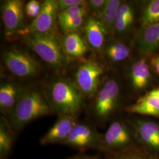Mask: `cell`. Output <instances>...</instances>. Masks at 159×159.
I'll list each match as a JSON object with an SVG mask.
<instances>
[{"instance_id":"21","label":"cell","mask_w":159,"mask_h":159,"mask_svg":"<svg viewBox=\"0 0 159 159\" xmlns=\"http://www.w3.org/2000/svg\"><path fill=\"white\" fill-rule=\"evenodd\" d=\"M106 154L104 159H159V155L152 153L137 143L124 151Z\"/></svg>"},{"instance_id":"12","label":"cell","mask_w":159,"mask_h":159,"mask_svg":"<svg viewBox=\"0 0 159 159\" xmlns=\"http://www.w3.org/2000/svg\"><path fill=\"white\" fill-rule=\"evenodd\" d=\"M77 122V117L59 116L55 123L41 137L40 144L42 146L56 144L63 145Z\"/></svg>"},{"instance_id":"29","label":"cell","mask_w":159,"mask_h":159,"mask_svg":"<svg viewBox=\"0 0 159 159\" xmlns=\"http://www.w3.org/2000/svg\"><path fill=\"white\" fill-rule=\"evenodd\" d=\"M107 1L106 0H90L87 1V4L89 11L92 12V16L96 17L102 11L106 6Z\"/></svg>"},{"instance_id":"22","label":"cell","mask_w":159,"mask_h":159,"mask_svg":"<svg viewBox=\"0 0 159 159\" xmlns=\"http://www.w3.org/2000/svg\"><path fill=\"white\" fill-rule=\"evenodd\" d=\"M134 19L133 8L127 3L120 6L115 22L114 31L119 34H125L130 29Z\"/></svg>"},{"instance_id":"31","label":"cell","mask_w":159,"mask_h":159,"mask_svg":"<svg viewBox=\"0 0 159 159\" xmlns=\"http://www.w3.org/2000/svg\"><path fill=\"white\" fill-rule=\"evenodd\" d=\"M151 64L156 72L159 74V57H154L152 58Z\"/></svg>"},{"instance_id":"25","label":"cell","mask_w":159,"mask_h":159,"mask_svg":"<svg viewBox=\"0 0 159 159\" xmlns=\"http://www.w3.org/2000/svg\"><path fill=\"white\" fill-rule=\"evenodd\" d=\"M88 16H83L71 20L58 22L57 26L64 34L76 33L83 28L85 19Z\"/></svg>"},{"instance_id":"27","label":"cell","mask_w":159,"mask_h":159,"mask_svg":"<svg viewBox=\"0 0 159 159\" xmlns=\"http://www.w3.org/2000/svg\"><path fill=\"white\" fill-rule=\"evenodd\" d=\"M41 10L42 4L37 0L30 1L25 4L24 7L25 14L27 17L33 20L39 17Z\"/></svg>"},{"instance_id":"13","label":"cell","mask_w":159,"mask_h":159,"mask_svg":"<svg viewBox=\"0 0 159 159\" xmlns=\"http://www.w3.org/2000/svg\"><path fill=\"white\" fill-rule=\"evenodd\" d=\"M83 31L85 41L90 48L96 52L103 50L107 35L96 17L90 15L86 18Z\"/></svg>"},{"instance_id":"5","label":"cell","mask_w":159,"mask_h":159,"mask_svg":"<svg viewBox=\"0 0 159 159\" xmlns=\"http://www.w3.org/2000/svg\"><path fill=\"white\" fill-rule=\"evenodd\" d=\"M136 142L133 129L121 120L113 121L102 134L100 151L105 154L124 151Z\"/></svg>"},{"instance_id":"32","label":"cell","mask_w":159,"mask_h":159,"mask_svg":"<svg viewBox=\"0 0 159 159\" xmlns=\"http://www.w3.org/2000/svg\"><path fill=\"white\" fill-rule=\"evenodd\" d=\"M148 94L152 95V96H155L159 98V89H154L152 91H149L148 93Z\"/></svg>"},{"instance_id":"24","label":"cell","mask_w":159,"mask_h":159,"mask_svg":"<svg viewBox=\"0 0 159 159\" xmlns=\"http://www.w3.org/2000/svg\"><path fill=\"white\" fill-rule=\"evenodd\" d=\"M159 23V0L151 1L146 7L142 17L143 29Z\"/></svg>"},{"instance_id":"4","label":"cell","mask_w":159,"mask_h":159,"mask_svg":"<svg viewBox=\"0 0 159 159\" xmlns=\"http://www.w3.org/2000/svg\"><path fill=\"white\" fill-rule=\"evenodd\" d=\"M2 61L7 70L18 79L29 80L40 74L41 65L28 52L17 48L6 50Z\"/></svg>"},{"instance_id":"10","label":"cell","mask_w":159,"mask_h":159,"mask_svg":"<svg viewBox=\"0 0 159 159\" xmlns=\"http://www.w3.org/2000/svg\"><path fill=\"white\" fill-rule=\"evenodd\" d=\"M59 12L57 0H46L42 3V10L37 18L26 26L20 35L28 33L47 34L55 32Z\"/></svg>"},{"instance_id":"15","label":"cell","mask_w":159,"mask_h":159,"mask_svg":"<svg viewBox=\"0 0 159 159\" xmlns=\"http://www.w3.org/2000/svg\"><path fill=\"white\" fill-rule=\"evenodd\" d=\"M60 41L63 50L68 59L81 58L88 51L89 46L85 39L79 32L64 34Z\"/></svg>"},{"instance_id":"28","label":"cell","mask_w":159,"mask_h":159,"mask_svg":"<svg viewBox=\"0 0 159 159\" xmlns=\"http://www.w3.org/2000/svg\"><path fill=\"white\" fill-rule=\"evenodd\" d=\"M59 12L76 6H83L87 4L84 0H57Z\"/></svg>"},{"instance_id":"18","label":"cell","mask_w":159,"mask_h":159,"mask_svg":"<svg viewBox=\"0 0 159 159\" xmlns=\"http://www.w3.org/2000/svg\"><path fill=\"white\" fill-rule=\"evenodd\" d=\"M130 76L134 89L142 90L148 85L150 79V72L146 60L143 58L132 64Z\"/></svg>"},{"instance_id":"16","label":"cell","mask_w":159,"mask_h":159,"mask_svg":"<svg viewBox=\"0 0 159 159\" xmlns=\"http://www.w3.org/2000/svg\"><path fill=\"white\" fill-rule=\"evenodd\" d=\"M125 110L130 113L159 117V98L148 93L135 103L127 106Z\"/></svg>"},{"instance_id":"11","label":"cell","mask_w":159,"mask_h":159,"mask_svg":"<svg viewBox=\"0 0 159 159\" xmlns=\"http://www.w3.org/2000/svg\"><path fill=\"white\" fill-rule=\"evenodd\" d=\"M137 144L159 155V124L150 120H137L131 123Z\"/></svg>"},{"instance_id":"26","label":"cell","mask_w":159,"mask_h":159,"mask_svg":"<svg viewBox=\"0 0 159 159\" xmlns=\"http://www.w3.org/2000/svg\"><path fill=\"white\" fill-rule=\"evenodd\" d=\"M89 11L88 4L83 6H76L59 12L57 16V23L71 20L83 16H89Z\"/></svg>"},{"instance_id":"7","label":"cell","mask_w":159,"mask_h":159,"mask_svg":"<svg viewBox=\"0 0 159 159\" xmlns=\"http://www.w3.org/2000/svg\"><path fill=\"white\" fill-rule=\"evenodd\" d=\"M104 72L102 65L93 58L80 65L75 73V84L83 96L94 97L100 89Z\"/></svg>"},{"instance_id":"20","label":"cell","mask_w":159,"mask_h":159,"mask_svg":"<svg viewBox=\"0 0 159 159\" xmlns=\"http://www.w3.org/2000/svg\"><path fill=\"white\" fill-rule=\"evenodd\" d=\"M16 133L12 130L6 118L0 120V159H8L14 146Z\"/></svg>"},{"instance_id":"23","label":"cell","mask_w":159,"mask_h":159,"mask_svg":"<svg viewBox=\"0 0 159 159\" xmlns=\"http://www.w3.org/2000/svg\"><path fill=\"white\" fill-rule=\"evenodd\" d=\"M104 53L106 58L113 63H120L125 60L130 55V48L121 41H113L105 46Z\"/></svg>"},{"instance_id":"9","label":"cell","mask_w":159,"mask_h":159,"mask_svg":"<svg viewBox=\"0 0 159 159\" xmlns=\"http://www.w3.org/2000/svg\"><path fill=\"white\" fill-rule=\"evenodd\" d=\"M24 1L6 0L1 3V16L6 36L20 35L25 29Z\"/></svg>"},{"instance_id":"2","label":"cell","mask_w":159,"mask_h":159,"mask_svg":"<svg viewBox=\"0 0 159 159\" xmlns=\"http://www.w3.org/2000/svg\"><path fill=\"white\" fill-rule=\"evenodd\" d=\"M46 94L55 113L59 116L77 117L83 107V94L75 83L64 78L52 81Z\"/></svg>"},{"instance_id":"19","label":"cell","mask_w":159,"mask_h":159,"mask_svg":"<svg viewBox=\"0 0 159 159\" xmlns=\"http://www.w3.org/2000/svg\"><path fill=\"white\" fill-rule=\"evenodd\" d=\"M139 46L145 52H152L159 50V23L143 29L139 39Z\"/></svg>"},{"instance_id":"17","label":"cell","mask_w":159,"mask_h":159,"mask_svg":"<svg viewBox=\"0 0 159 159\" xmlns=\"http://www.w3.org/2000/svg\"><path fill=\"white\" fill-rule=\"evenodd\" d=\"M121 4L119 0H107L102 11L95 17L101 23L107 35H110L114 31L117 12Z\"/></svg>"},{"instance_id":"1","label":"cell","mask_w":159,"mask_h":159,"mask_svg":"<svg viewBox=\"0 0 159 159\" xmlns=\"http://www.w3.org/2000/svg\"><path fill=\"white\" fill-rule=\"evenodd\" d=\"M54 113H56L46 91L29 88L24 89L14 107L4 117L12 130L16 133L34 120Z\"/></svg>"},{"instance_id":"30","label":"cell","mask_w":159,"mask_h":159,"mask_svg":"<svg viewBox=\"0 0 159 159\" xmlns=\"http://www.w3.org/2000/svg\"><path fill=\"white\" fill-rule=\"evenodd\" d=\"M67 159H100V158L98 156L96 155H88V154H80Z\"/></svg>"},{"instance_id":"8","label":"cell","mask_w":159,"mask_h":159,"mask_svg":"<svg viewBox=\"0 0 159 159\" xmlns=\"http://www.w3.org/2000/svg\"><path fill=\"white\" fill-rule=\"evenodd\" d=\"M102 137L93 126L78 121L63 145L81 152L90 149L100 150Z\"/></svg>"},{"instance_id":"3","label":"cell","mask_w":159,"mask_h":159,"mask_svg":"<svg viewBox=\"0 0 159 159\" xmlns=\"http://www.w3.org/2000/svg\"><path fill=\"white\" fill-rule=\"evenodd\" d=\"M24 43L51 67L60 70L68 63L56 32L47 34L28 33L21 35Z\"/></svg>"},{"instance_id":"14","label":"cell","mask_w":159,"mask_h":159,"mask_svg":"<svg viewBox=\"0 0 159 159\" xmlns=\"http://www.w3.org/2000/svg\"><path fill=\"white\" fill-rule=\"evenodd\" d=\"M24 89L12 82H1L0 85V110L6 117L11 111Z\"/></svg>"},{"instance_id":"6","label":"cell","mask_w":159,"mask_h":159,"mask_svg":"<svg viewBox=\"0 0 159 159\" xmlns=\"http://www.w3.org/2000/svg\"><path fill=\"white\" fill-rule=\"evenodd\" d=\"M120 95V86L114 79H109L100 87L93 97L91 112L99 121L107 119L118 106Z\"/></svg>"}]
</instances>
